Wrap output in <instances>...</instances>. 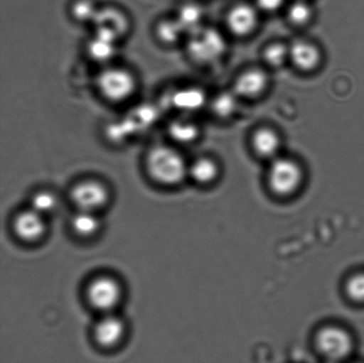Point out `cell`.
I'll return each mask as SVG.
<instances>
[{
	"label": "cell",
	"mask_w": 364,
	"mask_h": 363,
	"mask_svg": "<svg viewBox=\"0 0 364 363\" xmlns=\"http://www.w3.org/2000/svg\"><path fill=\"white\" fill-rule=\"evenodd\" d=\"M205 92L196 87H183L169 91L164 101L163 109H173L179 115L196 112L205 105Z\"/></svg>",
	"instance_id": "9c48e42d"
},
{
	"label": "cell",
	"mask_w": 364,
	"mask_h": 363,
	"mask_svg": "<svg viewBox=\"0 0 364 363\" xmlns=\"http://www.w3.org/2000/svg\"><path fill=\"white\" fill-rule=\"evenodd\" d=\"M255 151L263 158H271L277 154L280 147L278 135L270 129H260L255 134L252 140Z\"/></svg>",
	"instance_id": "44dd1931"
},
{
	"label": "cell",
	"mask_w": 364,
	"mask_h": 363,
	"mask_svg": "<svg viewBox=\"0 0 364 363\" xmlns=\"http://www.w3.org/2000/svg\"><path fill=\"white\" fill-rule=\"evenodd\" d=\"M290 56L295 65L303 70H311L318 65V49L310 43L298 41L290 48Z\"/></svg>",
	"instance_id": "ac0fdd59"
},
{
	"label": "cell",
	"mask_w": 364,
	"mask_h": 363,
	"mask_svg": "<svg viewBox=\"0 0 364 363\" xmlns=\"http://www.w3.org/2000/svg\"><path fill=\"white\" fill-rule=\"evenodd\" d=\"M120 44L102 36L92 33L85 44V53L91 63L99 67L117 63Z\"/></svg>",
	"instance_id": "30bf717a"
},
{
	"label": "cell",
	"mask_w": 364,
	"mask_h": 363,
	"mask_svg": "<svg viewBox=\"0 0 364 363\" xmlns=\"http://www.w3.org/2000/svg\"><path fill=\"white\" fill-rule=\"evenodd\" d=\"M73 227L75 232L80 236L89 237L97 232L100 220L95 212L80 211L74 216Z\"/></svg>",
	"instance_id": "603a6c76"
},
{
	"label": "cell",
	"mask_w": 364,
	"mask_h": 363,
	"mask_svg": "<svg viewBox=\"0 0 364 363\" xmlns=\"http://www.w3.org/2000/svg\"><path fill=\"white\" fill-rule=\"evenodd\" d=\"M129 14L122 7L113 4L101 5L94 23L91 25L92 33L97 34L121 44L132 31Z\"/></svg>",
	"instance_id": "8992f818"
},
{
	"label": "cell",
	"mask_w": 364,
	"mask_h": 363,
	"mask_svg": "<svg viewBox=\"0 0 364 363\" xmlns=\"http://www.w3.org/2000/svg\"><path fill=\"white\" fill-rule=\"evenodd\" d=\"M100 7L101 5L96 0H71L69 14L74 23L91 27Z\"/></svg>",
	"instance_id": "d6986e66"
},
{
	"label": "cell",
	"mask_w": 364,
	"mask_h": 363,
	"mask_svg": "<svg viewBox=\"0 0 364 363\" xmlns=\"http://www.w3.org/2000/svg\"><path fill=\"white\" fill-rule=\"evenodd\" d=\"M219 174V166L209 158H196L188 165V178L201 186L213 184Z\"/></svg>",
	"instance_id": "e0dca14e"
},
{
	"label": "cell",
	"mask_w": 364,
	"mask_h": 363,
	"mask_svg": "<svg viewBox=\"0 0 364 363\" xmlns=\"http://www.w3.org/2000/svg\"><path fill=\"white\" fill-rule=\"evenodd\" d=\"M16 232L21 239L34 241L42 237L46 229L44 216L33 210L20 213L14 222Z\"/></svg>",
	"instance_id": "9a60e30c"
},
{
	"label": "cell",
	"mask_w": 364,
	"mask_h": 363,
	"mask_svg": "<svg viewBox=\"0 0 364 363\" xmlns=\"http://www.w3.org/2000/svg\"><path fill=\"white\" fill-rule=\"evenodd\" d=\"M166 131L169 142L177 147L193 143L198 140L200 134L198 124L182 115L170 119Z\"/></svg>",
	"instance_id": "7c38bea8"
},
{
	"label": "cell",
	"mask_w": 364,
	"mask_h": 363,
	"mask_svg": "<svg viewBox=\"0 0 364 363\" xmlns=\"http://www.w3.org/2000/svg\"><path fill=\"white\" fill-rule=\"evenodd\" d=\"M258 21L255 10L248 5H237L228 14L227 24L232 33L242 37L253 31Z\"/></svg>",
	"instance_id": "4fadbf2b"
},
{
	"label": "cell",
	"mask_w": 364,
	"mask_h": 363,
	"mask_svg": "<svg viewBox=\"0 0 364 363\" xmlns=\"http://www.w3.org/2000/svg\"><path fill=\"white\" fill-rule=\"evenodd\" d=\"M153 35L156 42L166 48H176L185 42L188 36L174 16L162 17L156 21L153 27Z\"/></svg>",
	"instance_id": "8fae6325"
},
{
	"label": "cell",
	"mask_w": 364,
	"mask_h": 363,
	"mask_svg": "<svg viewBox=\"0 0 364 363\" xmlns=\"http://www.w3.org/2000/svg\"><path fill=\"white\" fill-rule=\"evenodd\" d=\"M108 190L105 184L97 180L88 179L80 181L73 188L75 204L80 211L95 212L101 208L108 199Z\"/></svg>",
	"instance_id": "52a82bcc"
},
{
	"label": "cell",
	"mask_w": 364,
	"mask_h": 363,
	"mask_svg": "<svg viewBox=\"0 0 364 363\" xmlns=\"http://www.w3.org/2000/svg\"><path fill=\"white\" fill-rule=\"evenodd\" d=\"M87 295L91 304L107 314L119 303L121 291L115 280L102 276L92 281L88 287Z\"/></svg>",
	"instance_id": "ba28073f"
},
{
	"label": "cell",
	"mask_w": 364,
	"mask_h": 363,
	"mask_svg": "<svg viewBox=\"0 0 364 363\" xmlns=\"http://www.w3.org/2000/svg\"><path fill=\"white\" fill-rule=\"evenodd\" d=\"M290 55V50L282 44H273L269 46L264 52V58L269 65L280 67Z\"/></svg>",
	"instance_id": "484cf974"
},
{
	"label": "cell",
	"mask_w": 364,
	"mask_h": 363,
	"mask_svg": "<svg viewBox=\"0 0 364 363\" xmlns=\"http://www.w3.org/2000/svg\"><path fill=\"white\" fill-rule=\"evenodd\" d=\"M174 16L180 21L187 34L202 27L203 12L202 7L195 2H185L178 7Z\"/></svg>",
	"instance_id": "ffe728a7"
},
{
	"label": "cell",
	"mask_w": 364,
	"mask_h": 363,
	"mask_svg": "<svg viewBox=\"0 0 364 363\" xmlns=\"http://www.w3.org/2000/svg\"><path fill=\"white\" fill-rule=\"evenodd\" d=\"M237 102L230 92H223L213 99L212 108L214 114L223 119H227L233 115L237 109Z\"/></svg>",
	"instance_id": "cb8c5ba5"
},
{
	"label": "cell",
	"mask_w": 364,
	"mask_h": 363,
	"mask_svg": "<svg viewBox=\"0 0 364 363\" xmlns=\"http://www.w3.org/2000/svg\"><path fill=\"white\" fill-rule=\"evenodd\" d=\"M304 180L297 163L287 158L274 160L267 174L271 193L279 198H290L299 193Z\"/></svg>",
	"instance_id": "5b68a950"
},
{
	"label": "cell",
	"mask_w": 364,
	"mask_h": 363,
	"mask_svg": "<svg viewBox=\"0 0 364 363\" xmlns=\"http://www.w3.org/2000/svg\"><path fill=\"white\" fill-rule=\"evenodd\" d=\"M124 330V326L121 319L107 313L95 326V340L102 347H113L122 339Z\"/></svg>",
	"instance_id": "5bb4252c"
},
{
	"label": "cell",
	"mask_w": 364,
	"mask_h": 363,
	"mask_svg": "<svg viewBox=\"0 0 364 363\" xmlns=\"http://www.w3.org/2000/svg\"><path fill=\"white\" fill-rule=\"evenodd\" d=\"M55 206L56 198L50 192H38L32 197L31 209L43 216L51 212Z\"/></svg>",
	"instance_id": "d4e9b609"
},
{
	"label": "cell",
	"mask_w": 364,
	"mask_h": 363,
	"mask_svg": "<svg viewBox=\"0 0 364 363\" xmlns=\"http://www.w3.org/2000/svg\"><path fill=\"white\" fill-rule=\"evenodd\" d=\"M188 165L179 147L169 141L151 146L144 158L149 176L165 186L183 183L188 178Z\"/></svg>",
	"instance_id": "6da1fadb"
},
{
	"label": "cell",
	"mask_w": 364,
	"mask_h": 363,
	"mask_svg": "<svg viewBox=\"0 0 364 363\" xmlns=\"http://www.w3.org/2000/svg\"><path fill=\"white\" fill-rule=\"evenodd\" d=\"M315 345L323 357L338 362L350 357L355 347V339L346 327L328 323L317 330Z\"/></svg>",
	"instance_id": "277c9868"
},
{
	"label": "cell",
	"mask_w": 364,
	"mask_h": 363,
	"mask_svg": "<svg viewBox=\"0 0 364 363\" xmlns=\"http://www.w3.org/2000/svg\"><path fill=\"white\" fill-rule=\"evenodd\" d=\"M289 19L295 24L306 23L311 17V9L304 1H296L289 7Z\"/></svg>",
	"instance_id": "4316f807"
},
{
	"label": "cell",
	"mask_w": 364,
	"mask_h": 363,
	"mask_svg": "<svg viewBox=\"0 0 364 363\" xmlns=\"http://www.w3.org/2000/svg\"><path fill=\"white\" fill-rule=\"evenodd\" d=\"M186 53L193 62L210 64L216 62L226 51V41L213 28L200 27L186 38Z\"/></svg>",
	"instance_id": "3957f363"
},
{
	"label": "cell",
	"mask_w": 364,
	"mask_h": 363,
	"mask_svg": "<svg viewBox=\"0 0 364 363\" xmlns=\"http://www.w3.org/2000/svg\"><path fill=\"white\" fill-rule=\"evenodd\" d=\"M95 87L103 101L112 105H122L134 98L140 82L133 70L117 62L100 67L95 78Z\"/></svg>",
	"instance_id": "7a4b0ae2"
},
{
	"label": "cell",
	"mask_w": 364,
	"mask_h": 363,
	"mask_svg": "<svg viewBox=\"0 0 364 363\" xmlns=\"http://www.w3.org/2000/svg\"><path fill=\"white\" fill-rule=\"evenodd\" d=\"M267 77L259 70H251L242 73L235 82V92L245 97H255L266 88Z\"/></svg>",
	"instance_id": "2e32d148"
},
{
	"label": "cell",
	"mask_w": 364,
	"mask_h": 363,
	"mask_svg": "<svg viewBox=\"0 0 364 363\" xmlns=\"http://www.w3.org/2000/svg\"><path fill=\"white\" fill-rule=\"evenodd\" d=\"M344 293L348 300L356 305L364 304V271H356L345 280Z\"/></svg>",
	"instance_id": "7402d4cb"
},
{
	"label": "cell",
	"mask_w": 364,
	"mask_h": 363,
	"mask_svg": "<svg viewBox=\"0 0 364 363\" xmlns=\"http://www.w3.org/2000/svg\"><path fill=\"white\" fill-rule=\"evenodd\" d=\"M256 1L262 10L267 11V12H273V11L280 9L284 0H256Z\"/></svg>",
	"instance_id": "83f0119b"
}]
</instances>
